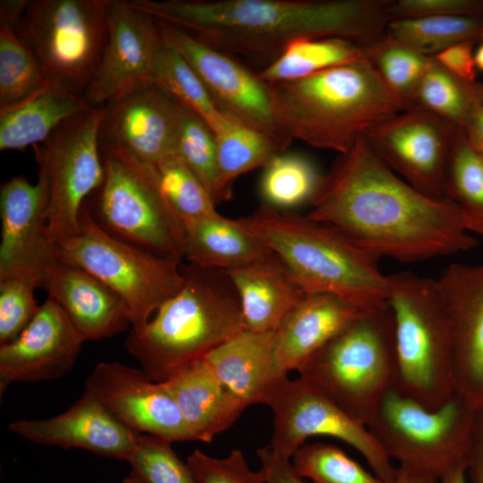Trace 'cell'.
<instances>
[{"mask_svg":"<svg viewBox=\"0 0 483 483\" xmlns=\"http://www.w3.org/2000/svg\"><path fill=\"white\" fill-rule=\"evenodd\" d=\"M89 108L82 96L49 80L24 99L0 108V150L41 144L61 123Z\"/></svg>","mask_w":483,"mask_h":483,"instance_id":"29","label":"cell"},{"mask_svg":"<svg viewBox=\"0 0 483 483\" xmlns=\"http://www.w3.org/2000/svg\"><path fill=\"white\" fill-rule=\"evenodd\" d=\"M181 108L159 87L148 84L104 106L100 147L156 165L175 152Z\"/></svg>","mask_w":483,"mask_h":483,"instance_id":"19","label":"cell"},{"mask_svg":"<svg viewBox=\"0 0 483 483\" xmlns=\"http://www.w3.org/2000/svg\"><path fill=\"white\" fill-rule=\"evenodd\" d=\"M171 445L159 436L139 434L128 460L131 473L143 483H196L187 463L179 459Z\"/></svg>","mask_w":483,"mask_h":483,"instance_id":"42","label":"cell"},{"mask_svg":"<svg viewBox=\"0 0 483 483\" xmlns=\"http://www.w3.org/2000/svg\"><path fill=\"white\" fill-rule=\"evenodd\" d=\"M458 128L419 107L406 108L364 136L377 156L425 195L445 199L443 183Z\"/></svg>","mask_w":483,"mask_h":483,"instance_id":"15","label":"cell"},{"mask_svg":"<svg viewBox=\"0 0 483 483\" xmlns=\"http://www.w3.org/2000/svg\"><path fill=\"white\" fill-rule=\"evenodd\" d=\"M470 143L483 155V104H479L471 114L464 129Z\"/></svg>","mask_w":483,"mask_h":483,"instance_id":"49","label":"cell"},{"mask_svg":"<svg viewBox=\"0 0 483 483\" xmlns=\"http://www.w3.org/2000/svg\"><path fill=\"white\" fill-rule=\"evenodd\" d=\"M38 281L23 272L0 276V345L15 341L37 315Z\"/></svg>","mask_w":483,"mask_h":483,"instance_id":"43","label":"cell"},{"mask_svg":"<svg viewBox=\"0 0 483 483\" xmlns=\"http://www.w3.org/2000/svg\"><path fill=\"white\" fill-rule=\"evenodd\" d=\"M476 84L460 79L431 57L413 92L410 107L427 110L463 130L479 101Z\"/></svg>","mask_w":483,"mask_h":483,"instance_id":"35","label":"cell"},{"mask_svg":"<svg viewBox=\"0 0 483 483\" xmlns=\"http://www.w3.org/2000/svg\"><path fill=\"white\" fill-rule=\"evenodd\" d=\"M186 463L196 483H266L263 470H253L241 450H233L223 458L195 450Z\"/></svg>","mask_w":483,"mask_h":483,"instance_id":"44","label":"cell"},{"mask_svg":"<svg viewBox=\"0 0 483 483\" xmlns=\"http://www.w3.org/2000/svg\"><path fill=\"white\" fill-rule=\"evenodd\" d=\"M110 0H29L15 28L48 80L82 96L104 52Z\"/></svg>","mask_w":483,"mask_h":483,"instance_id":"10","label":"cell"},{"mask_svg":"<svg viewBox=\"0 0 483 483\" xmlns=\"http://www.w3.org/2000/svg\"><path fill=\"white\" fill-rule=\"evenodd\" d=\"M390 483H441V481L439 478L399 465Z\"/></svg>","mask_w":483,"mask_h":483,"instance_id":"51","label":"cell"},{"mask_svg":"<svg viewBox=\"0 0 483 483\" xmlns=\"http://www.w3.org/2000/svg\"><path fill=\"white\" fill-rule=\"evenodd\" d=\"M482 39H483V38H482Z\"/></svg>","mask_w":483,"mask_h":483,"instance_id":"56","label":"cell"},{"mask_svg":"<svg viewBox=\"0 0 483 483\" xmlns=\"http://www.w3.org/2000/svg\"><path fill=\"white\" fill-rule=\"evenodd\" d=\"M391 21L428 16L483 17V0H390Z\"/></svg>","mask_w":483,"mask_h":483,"instance_id":"45","label":"cell"},{"mask_svg":"<svg viewBox=\"0 0 483 483\" xmlns=\"http://www.w3.org/2000/svg\"><path fill=\"white\" fill-rule=\"evenodd\" d=\"M165 43L191 65L224 114L266 135L283 153L292 144L278 126L267 83L241 61L157 21Z\"/></svg>","mask_w":483,"mask_h":483,"instance_id":"14","label":"cell"},{"mask_svg":"<svg viewBox=\"0 0 483 483\" xmlns=\"http://www.w3.org/2000/svg\"><path fill=\"white\" fill-rule=\"evenodd\" d=\"M105 177L86 205L96 222L115 237L182 262L181 219L165 199L153 165L100 147Z\"/></svg>","mask_w":483,"mask_h":483,"instance_id":"9","label":"cell"},{"mask_svg":"<svg viewBox=\"0 0 483 483\" xmlns=\"http://www.w3.org/2000/svg\"><path fill=\"white\" fill-rule=\"evenodd\" d=\"M275 121L291 140L344 154L376 124L406 109L368 58L267 83Z\"/></svg>","mask_w":483,"mask_h":483,"instance_id":"3","label":"cell"},{"mask_svg":"<svg viewBox=\"0 0 483 483\" xmlns=\"http://www.w3.org/2000/svg\"><path fill=\"white\" fill-rule=\"evenodd\" d=\"M9 428L35 444L79 448L126 462L140 434L117 419L88 387L65 411L47 419L14 420Z\"/></svg>","mask_w":483,"mask_h":483,"instance_id":"22","label":"cell"},{"mask_svg":"<svg viewBox=\"0 0 483 483\" xmlns=\"http://www.w3.org/2000/svg\"><path fill=\"white\" fill-rule=\"evenodd\" d=\"M215 136L217 174L213 198L217 204L231 199L233 182L240 175L264 168L280 152L266 135L231 116Z\"/></svg>","mask_w":483,"mask_h":483,"instance_id":"30","label":"cell"},{"mask_svg":"<svg viewBox=\"0 0 483 483\" xmlns=\"http://www.w3.org/2000/svg\"><path fill=\"white\" fill-rule=\"evenodd\" d=\"M441 483H469L465 461L460 462L440 478Z\"/></svg>","mask_w":483,"mask_h":483,"instance_id":"52","label":"cell"},{"mask_svg":"<svg viewBox=\"0 0 483 483\" xmlns=\"http://www.w3.org/2000/svg\"><path fill=\"white\" fill-rule=\"evenodd\" d=\"M203 360L246 407L264 404L288 377L276 359L275 331L243 330L212 350Z\"/></svg>","mask_w":483,"mask_h":483,"instance_id":"23","label":"cell"},{"mask_svg":"<svg viewBox=\"0 0 483 483\" xmlns=\"http://www.w3.org/2000/svg\"><path fill=\"white\" fill-rule=\"evenodd\" d=\"M49 187L38 170V181L14 176L0 189V276L23 272L47 290L61 261L47 233Z\"/></svg>","mask_w":483,"mask_h":483,"instance_id":"17","label":"cell"},{"mask_svg":"<svg viewBox=\"0 0 483 483\" xmlns=\"http://www.w3.org/2000/svg\"><path fill=\"white\" fill-rule=\"evenodd\" d=\"M264 404L274 415L273 434L267 445L274 453L292 459L311 436L336 438L359 452L384 483L391 482L396 468L368 427L302 377H287Z\"/></svg>","mask_w":483,"mask_h":483,"instance_id":"13","label":"cell"},{"mask_svg":"<svg viewBox=\"0 0 483 483\" xmlns=\"http://www.w3.org/2000/svg\"><path fill=\"white\" fill-rule=\"evenodd\" d=\"M84 342L58 302L47 295L20 336L0 345V394L13 383L63 377L74 367Z\"/></svg>","mask_w":483,"mask_h":483,"instance_id":"21","label":"cell"},{"mask_svg":"<svg viewBox=\"0 0 483 483\" xmlns=\"http://www.w3.org/2000/svg\"><path fill=\"white\" fill-rule=\"evenodd\" d=\"M59 260L101 281L123 301L133 331L182 284V262L161 257L109 233L84 202L77 234L54 244Z\"/></svg>","mask_w":483,"mask_h":483,"instance_id":"8","label":"cell"},{"mask_svg":"<svg viewBox=\"0 0 483 483\" xmlns=\"http://www.w3.org/2000/svg\"><path fill=\"white\" fill-rule=\"evenodd\" d=\"M152 83L179 105L200 116L214 134L223 129L230 119L216 106L187 61L166 43L158 54Z\"/></svg>","mask_w":483,"mask_h":483,"instance_id":"34","label":"cell"},{"mask_svg":"<svg viewBox=\"0 0 483 483\" xmlns=\"http://www.w3.org/2000/svg\"><path fill=\"white\" fill-rule=\"evenodd\" d=\"M309 204V217L335 227L379 259L413 263L468 251L478 244L453 204L405 182L364 137L321 175Z\"/></svg>","mask_w":483,"mask_h":483,"instance_id":"1","label":"cell"},{"mask_svg":"<svg viewBox=\"0 0 483 483\" xmlns=\"http://www.w3.org/2000/svg\"><path fill=\"white\" fill-rule=\"evenodd\" d=\"M245 218L306 292L332 293L361 309L387 302L389 275L379 258L335 227L264 202Z\"/></svg>","mask_w":483,"mask_h":483,"instance_id":"5","label":"cell"},{"mask_svg":"<svg viewBox=\"0 0 483 483\" xmlns=\"http://www.w3.org/2000/svg\"><path fill=\"white\" fill-rule=\"evenodd\" d=\"M107 18L106 44L82 95L91 107L105 106L151 84L165 44L157 21L128 1L110 0Z\"/></svg>","mask_w":483,"mask_h":483,"instance_id":"16","label":"cell"},{"mask_svg":"<svg viewBox=\"0 0 483 483\" xmlns=\"http://www.w3.org/2000/svg\"><path fill=\"white\" fill-rule=\"evenodd\" d=\"M299 374L368 426L396 385L394 326L388 303L361 309Z\"/></svg>","mask_w":483,"mask_h":483,"instance_id":"6","label":"cell"},{"mask_svg":"<svg viewBox=\"0 0 483 483\" xmlns=\"http://www.w3.org/2000/svg\"><path fill=\"white\" fill-rule=\"evenodd\" d=\"M385 35L428 57H434L454 44L476 43L482 39L483 17L428 16L393 20Z\"/></svg>","mask_w":483,"mask_h":483,"instance_id":"33","label":"cell"},{"mask_svg":"<svg viewBox=\"0 0 483 483\" xmlns=\"http://www.w3.org/2000/svg\"><path fill=\"white\" fill-rule=\"evenodd\" d=\"M292 459L297 472L311 483H384L335 445L305 444Z\"/></svg>","mask_w":483,"mask_h":483,"instance_id":"40","label":"cell"},{"mask_svg":"<svg viewBox=\"0 0 483 483\" xmlns=\"http://www.w3.org/2000/svg\"><path fill=\"white\" fill-rule=\"evenodd\" d=\"M174 154L213 197L217 174L216 136L200 116L183 106L180 112Z\"/></svg>","mask_w":483,"mask_h":483,"instance_id":"41","label":"cell"},{"mask_svg":"<svg viewBox=\"0 0 483 483\" xmlns=\"http://www.w3.org/2000/svg\"><path fill=\"white\" fill-rule=\"evenodd\" d=\"M85 387L134 432L157 436L171 443L193 441L164 383L151 380L142 369L120 362H99Z\"/></svg>","mask_w":483,"mask_h":483,"instance_id":"18","label":"cell"},{"mask_svg":"<svg viewBox=\"0 0 483 483\" xmlns=\"http://www.w3.org/2000/svg\"><path fill=\"white\" fill-rule=\"evenodd\" d=\"M365 47L345 38H305L291 44L267 68L256 72L266 83L294 80L365 57Z\"/></svg>","mask_w":483,"mask_h":483,"instance_id":"32","label":"cell"},{"mask_svg":"<svg viewBox=\"0 0 483 483\" xmlns=\"http://www.w3.org/2000/svg\"><path fill=\"white\" fill-rule=\"evenodd\" d=\"M465 464L469 483H483V409L476 411Z\"/></svg>","mask_w":483,"mask_h":483,"instance_id":"48","label":"cell"},{"mask_svg":"<svg viewBox=\"0 0 483 483\" xmlns=\"http://www.w3.org/2000/svg\"><path fill=\"white\" fill-rule=\"evenodd\" d=\"M320 178L305 157L278 153L264 167L260 193L264 203L274 208H292L310 201Z\"/></svg>","mask_w":483,"mask_h":483,"instance_id":"36","label":"cell"},{"mask_svg":"<svg viewBox=\"0 0 483 483\" xmlns=\"http://www.w3.org/2000/svg\"><path fill=\"white\" fill-rule=\"evenodd\" d=\"M476 411L456 393L430 410L394 389L367 427L391 460L440 479L465 461Z\"/></svg>","mask_w":483,"mask_h":483,"instance_id":"11","label":"cell"},{"mask_svg":"<svg viewBox=\"0 0 483 483\" xmlns=\"http://www.w3.org/2000/svg\"><path fill=\"white\" fill-rule=\"evenodd\" d=\"M181 221L184 258L191 263L228 270L274 253L252 231L245 217L232 219L216 213Z\"/></svg>","mask_w":483,"mask_h":483,"instance_id":"28","label":"cell"},{"mask_svg":"<svg viewBox=\"0 0 483 483\" xmlns=\"http://www.w3.org/2000/svg\"><path fill=\"white\" fill-rule=\"evenodd\" d=\"M451 329L455 393L483 409V263H453L436 279Z\"/></svg>","mask_w":483,"mask_h":483,"instance_id":"20","label":"cell"},{"mask_svg":"<svg viewBox=\"0 0 483 483\" xmlns=\"http://www.w3.org/2000/svg\"><path fill=\"white\" fill-rule=\"evenodd\" d=\"M103 114L104 106L75 114L32 147L38 170L48 182L47 233L53 244L78 233L83 204L103 182Z\"/></svg>","mask_w":483,"mask_h":483,"instance_id":"12","label":"cell"},{"mask_svg":"<svg viewBox=\"0 0 483 483\" xmlns=\"http://www.w3.org/2000/svg\"><path fill=\"white\" fill-rule=\"evenodd\" d=\"M225 271L237 291L245 330L258 333L275 331L306 294L275 253Z\"/></svg>","mask_w":483,"mask_h":483,"instance_id":"27","label":"cell"},{"mask_svg":"<svg viewBox=\"0 0 483 483\" xmlns=\"http://www.w3.org/2000/svg\"><path fill=\"white\" fill-rule=\"evenodd\" d=\"M364 47L366 57L385 84L409 108L431 57L386 35Z\"/></svg>","mask_w":483,"mask_h":483,"instance_id":"38","label":"cell"},{"mask_svg":"<svg viewBox=\"0 0 483 483\" xmlns=\"http://www.w3.org/2000/svg\"><path fill=\"white\" fill-rule=\"evenodd\" d=\"M156 21L261 71L293 42L340 38L369 45L386 33L390 0H131ZM257 71V72H258Z\"/></svg>","mask_w":483,"mask_h":483,"instance_id":"2","label":"cell"},{"mask_svg":"<svg viewBox=\"0 0 483 483\" xmlns=\"http://www.w3.org/2000/svg\"><path fill=\"white\" fill-rule=\"evenodd\" d=\"M475 42L463 41L454 44L433 58L450 72L468 82H477V67L474 60Z\"/></svg>","mask_w":483,"mask_h":483,"instance_id":"46","label":"cell"},{"mask_svg":"<svg viewBox=\"0 0 483 483\" xmlns=\"http://www.w3.org/2000/svg\"><path fill=\"white\" fill-rule=\"evenodd\" d=\"M122 483H143L140 479H138L136 476H134L132 473L130 472V474L125 477Z\"/></svg>","mask_w":483,"mask_h":483,"instance_id":"54","label":"cell"},{"mask_svg":"<svg viewBox=\"0 0 483 483\" xmlns=\"http://www.w3.org/2000/svg\"><path fill=\"white\" fill-rule=\"evenodd\" d=\"M29 0H1L0 1V25L15 30L19 23Z\"/></svg>","mask_w":483,"mask_h":483,"instance_id":"50","label":"cell"},{"mask_svg":"<svg viewBox=\"0 0 483 483\" xmlns=\"http://www.w3.org/2000/svg\"><path fill=\"white\" fill-rule=\"evenodd\" d=\"M153 165L165 199L181 220L217 213L210 192L178 156L170 155Z\"/></svg>","mask_w":483,"mask_h":483,"instance_id":"39","label":"cell"},{"mask_svg":"<svg viewBox=\"0 0 483 483\" xmlns=\"http://www.w3.org/2000/svg\"><path fill=\"white\" fill-rule=\"evenodd\" d=\"M443 194L457 208L468 232L483 239V155L461 129L447 160Z\"/></svg>","mask_w":483,"mask_h":483,"instance_id":"31","label":"cell"},{"mask_svg":"<svg viewBox=\"0 0 483 483\" xmlns=\"http://www.w3.org/2000/svg\"><path fill=\"white\" fill-rule=\"evenodd\" d=\"M477 93L479 100L483 102V83L477 82L476 84Z\"/></svg>","mask_w":483,"mask_h":483,"instance_id":"55","label":"cell"},{"mask_svg":"<svg viewBox=\"0 0 483 483\" xmlns=\"http://www.w3.org/2000/svg\"><path fill=\"white\" fill-rule=\"evenodd\" d=\"M48 81L36 56L15 30L0 25V108L24 99Z\"/></svg>","mask_w":483,"mask_h":483,"instance_id":"37","label":"cell"},{"mask_svg":"<svg viewBox=\"0 0 483 483\" xmlns=\"http://www.w3.org/2000/svg\"><path fill=\"white\" fill-rule=\"evenodd\" d=\"M162 383L176 402L193 441L210 443L216 435L228 429L247 408L203 359Z\"/></svg>","mask_w":483,"mask_h":483,"instance_id":"26","label":"cell"},{"mask_svg":"<svg viewBox=\"0 0 483 483\" xmlns=\"http://www.w3.org/2000/svg\"><path fill=\"white\" fill-rule=\"evenodd\" d=\"M394 326L395 390L434 410L455 394L450 323L437 282L404 271L389 275Z\"/></svg>","mask_w":483,"mask_h":483,"instance_id":"7","label":"cell"},{"mask_svg":"<svg viewBox=\"0 0 483 483\" xmlns=\"http://www.w3.org/2000/svg\"><path fill=\"white\" fill-rule=\"evenodd\" d=\"M182 284L125 348L153 381L162 383L245 330L237 291L225 270L181 265Z\"/></svg>","mask_w":483,"mask_h":483,"instance_id":"4","label":"cell"},{"mask_svg":"<svg viewBox=\"0 0 483 483\" xmlns=\"http://www.w3.org/2000/svg\"><path fill=\"white\" fill-rule=\"evenodd\" d=\"M361 309L327 292H306L275 330V355L287 373L309 360Z\"/></svg>","mask_w":483,"mask_h":483,"instance_id":"24","label":"cell"},{"mask_svg":"<svg viewBox=\"0 0 483 483\" xmlns=\"http://www.w3.org/2000/svg\"><path fill=\"white\" fill-rule=\"evenodd\" d=\"M47 292L85 342L114 336L131 326L121 298L80 267L61 262Z\"/></svg>","mask_w":483,"mask_h":483,"instance_id":"25","label":"cell"},{"mask_svg":"<svg viewBox=\"0 0 483 483\" xmlns=\"http://www.w3.org/2000/svg\"><path fill=\"white\" fill-rule=\"evenodd\" d=\"M266 483H307L294 468L291 459L281 456L267 446L257 450Z\"/></svg>","mask_w":483,"mask_h":483,"instance_id":"47","label":"cell"},{"mask_svg":"<svg viewBox=\"0 0 483 483\" xmlns=\"http://www.w3.org/2000/svg\"><path fill=\"white\" fill-rule=\"evenodd\" d=\"M474 60L477 69L483 72V43H481L476 50Z\"/></svg>","mask_w":483,"mask_h":483,"instance_id":"53","label":"cell"}]
</instances>
